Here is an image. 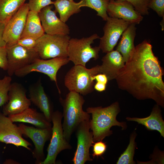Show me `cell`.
Segmentation results:
<instances>
[{"label":"cell","mask_w":164,"mask_h":164,"mask_svg":"<svg viewBox=\"0 0 164 164\" xmlns=\"http://www.w3.org/2000/svg\"><path fill=\"white\" fill-rule=\"evenodd\" d=\"M131 24L122 19L108 16L103 29L104 35L100 38L99 47L104 53L113 50L123 32Z\"/></svg>","instance_id":"cell-10"},{"label":"cell","mask_w":164,"mask_h":164,"mask_svg":"<svg viewBox=\"0 0 164 164\" xmlns=\"http://www.w3.org/2000/svg\"><path fill=\"white\" fill-rule=\"evenodd\" d=\"M85 7L90 8L97 12V15L106 21L108 16L107 9L110 0H84Z\"/></svg>","instance_id":"cell-27"},{"label":"cell","mask_w":164,"mask_h":164,"mask_svg":"<svg viewBox=\"0 0 164 164\" xmlns=\"http://www.w3.org/2000/svg\"><path fill=\"white\" fill-rule=\"evenodd\" d=\"M44 33L39 13L29 10L21 38L29 37L37 39Z\"/></svg>","instance_id":"cell-24"},{"label":"cell","mask_w":164,"mask_h":164,"mask_svg":"<svg viewBox=\"0 0 164 164\" xmlns=\"http://www.w3.org/2000/svg\"><path fill=\"white\" fill-rule=\"evenodd\" d=\"M53 5L55 10L59 14L60 19L65 23L71 16L80 12L81 8L85 7L84 0L77 2L68 0L56 1Z\"/></svg>","instance_id":"cell-23"},{"label":"cell","mask_w":164,"mask_h":164,"mask_svg":"<svg viewBox=\"0 0 164 164\" xmlns=\"http://www.w3.org/2000/svg\"><path fill=\"white\" fill-rule=\"evenodd\" d=\"M8 117L13 122L27 123L41 128H52L50 122L47 120L43 114L38 112L34 108H29L20 113L9 115Z\"/></svg>","instance_id":"cell-20"},{"label":"cell","mask_w":164,"mask_h":164,"mask_svg":"<svg viewBox=\"0 0 164 164\" xmlns=\"http://www.w3.org/2000/svg\"><path fill=\"white\" fill-rule=\"evenodd\" d=\"M22 135L29 138L33 142L35 148L32 155L36 159V163L40 164L45 159L44 147L46 142L51 138L52 127L41 128L29 126L23 124L19 125Z\"/></svg>","instance_id":"cell-14"},{"label":"cell","mask_w":164,"mask_h":164,"mask_svg":"<svg viewBox=\"0 0 164 164\" xmlns=\"http://www.w3.org/2000/svg\"><path fill=\"white\" fill-rule=\"evenodd\" d=\"M163 73L152 45L145 40L135 46L115 80L120 89L136 99H151L163 108Z\"/></svg>","instance_id":"cell-1"},{"label":"cell","mask_w":164,"mask_h":164,"mask_svg":"<svg viewBox=\"0 0 164 164\" xmlns=\"http://www.w3.org/2000/svg\"><path fill=\"white\" fill-rule=\"evenodd\" d=\"M164 17H163V19L160 22V25L162 27V30L163 31L164 30Z\"/></svg>","instance_id":"cell-39"},{"label":"cell","mask_w":164,"mask_h":164,"mask_svg":"<svg viewBox=\"0 0 164 164\" xmlns=\"http://www.w3.org/2000/svg\"><path fill=\"white\" fill-rule=\"evenodd\" d=\"M128 121H134L144 126L149 130L159 132L161 136L164 137V121L162 117L160 106L155 105L150 115L142 118L127 117Z\"/></svg>","instance_id":"cell-21"},{"label":"cell","mask_w":164,"mask_h":164,"mask_svg":"<svg viewBox=\"0 0 164 164\" xmlns=\"http://www.w3.org/2000/svg\"><path fill=\"white\" fill-rule=\"evenodd\" d=\"M94 80H95L97 82H101L107 84L108 81V78L105 74L101 73L98 74L94 76Z\"/></svg>","instance_id":"cell-35"},{"label":"cell","mask_w":164,"mask_h":164,"mask_svg":"<svg viewBox=\"0 0 164 164\" xmlns=\"http://www.w3.org/2000/svg\"><path fill=\"white\" fill-rule=\"evenodd\" d=\"M22 135L19 126L0 111V142L17 147L22 146L31 150L29 146H31V144L24 139Z\"/></svg>","instance_id":"cell-15"},{"label":"cell","mask_w":164,"mask_h":164,"mask_svg":"<svg viewBox=\"0 0 164 164\" xmlns=\"http://www.w3.org/2000/svg\"><path fill=\"white\" fill-rule=\"evenodd\" d=\"M128 1L132 5L135 9L142 15L149 14L148 5L149 0H115Z\"/></svg>","instance_id":"cell-29"},{"label":"cell","mask_w":164,"mask_h":164,"mask_svg":"<svg viewBox=\"0 0 164 164\" xmlns=\"http://www.w3.org/2000/svg\"><path fill=\"white\" fill-rule=\"evenodd\" d=\"M0 68L4 70L8 69V62L6 47L0 48Z\"/></svg>","instance_id":"cell-34"},{"label":"cell","mask_w":164,"mask_h":164,"mask_svg":"<svg viewBox=\"0 0 164 164\" xmlns=\"http://www.w3.org/2000/svg\"><path fill=\"white\" fill-rule=\"evenodd\" d=\"M107 13L109 17L122 19L130 24H139L143 17L129 2L122 0H110Z\"/></svg>","instance_id":"cell-16"},{"label":"cell","mask_w":164,"mask_h":164,"mask_svg":"<svg viewBox=\"0 0 164 164\" xmlns=\"http://www.w3.org/2000/svg\"><path fill=\"white\" fill-rule=\"evenodd\" d=\"M90 120L81 122L76 130L77 148L72 161L74 164H84L87 161H91L90 149L94 142L92 132H90Z\"/></svg>","instance_id":"cell-11"},{"label":"cell","mask_w":164,"mask_h":164,"mask_svg":"<svg viewBox=\"0 0 164 164\" xmlns=\"http://www.w3.org/2000/svg\"><path fill=\"white\" fill-rule=\"evenodd\" d=\"M60 0H56V1H60ZM70 0V1H73V0Z\"/></svg>","instance_id":"cell-40"},{"label":"cell","mask_w":164,"mask_h":164,"mask_svg":"<svg viewBox=\"0 0 164 164\" xmlns=\"http://www.w3.org/2000/svg\"><path fill=\"white\" fill-rule=\"evenodd\" d=\"M54 2L51 0H29L28 3L29 10L39 13L43 8L53 5Z\"/></svg>","instance_id":"cell-30"},{"label":"cell","mask_w":164,"mask_h":164,"mask_svg":"<svg viewBox=\"0 0 164 164\" xmlns=\"http://www.w3.org/2000/svg\"><path fill=\"white\" fill-rule=\"evenodd\" d=\"M11 76H5L0 79V107L5 104L8 100V94L11 84Z\"/></svg>","instance_id":"cell-28"},{"label":"cell","mask_w":164,"mask_h":164,"mask_svg":"<svg viewBox=\"0 0 164 164\" xmlns=\"http://www.w3.org/2000/svg\"><path fill=\"white\" fill-rule=\"evenodd\" d=\"M5 162V163H9V164H17L16 163H18L16 161H14L12 160H6Z\"/></svg>","instance_id":"cell-38"},{"label":"cell","mask_w":164,"mask_h":164,"mask_svg":"<svg viewBox=\"0 0 164 164\" xmlns=\"http://www.w3.org/2000/svg\"><path fill=\"white\" fill-rule=\"evenodd\" d=\"M27 0H0V23L6 24Z\"/></svg>","instance_id":"cell-25"},{"label":"cell","mask_w":164,"mask_h":164,"mask_svg":"<svg viewBox=\"0 0 164 164\" xmlns=\"http://www.w3.org/2000/svg\"><path fill=\"white\" fill-rule=\"evenodd\" d=\"M70 39L69 35L45 33L37 39L34 49L40 58L43 59L67 57V47Z\"/></svg>","instance_id":"cell-6"},{"label":"cell","mask_w":164,"mask_h":164,"mask_svg":"<svg viewBox=\"0 0 164 164\" xmlns=\"http://www.w3.org/2000/svg\"><path fill=\"white\" fill-rule=\"evenodd\" d=\"M101 61L102 64L99 65V73L106 75L108 81L115 79L125 63L121 54L116 50L107 53Z\"/></svg>","instance_id":"cell-18"},{"label":"cell","mask_w":164,"mask_h":164,"mask_svg":"<svg viewBox=\"0 0 164 164\" xmlns=\"http://www.w3.org/2000/svg\"><path fill=\"white\" fill-rule=\"evenodd\" d=\"M29 10L28 3H25L5 24L3 34V38L6 45L16 44L20 39Z\"/></svg>","instance_id":"cell-12"},{"label":"cell","mask_w":164,"mask_h":164,"mask_svg":"<svg viewBox=\"0 0 164 164\" xmlns=\"http://www.w3.org/2000/svg\"><path fill=\"white\" fill-rule=\"evenodd\" d=\"M86 110L92 116L90 126L93 134L94 142L103 140L106 137L111 135L112 131L110 129L113 126L120 127L122 130L127 128L125 122H120L117 120V116L120 111L118 102L106 107H89Z\"/></svg>","instance_id":"cell-2"},{"label":"cell","mask_w":164,"mask_h":164,"mask_svg":"<svg viewBox=\"0 0 164 164\" xmlns=\"http://www.w3.org/2000/svg\"><path fill=\"white\" fill-rule=\"evenodd\" d=\"M100 38L96 33L81 39L70 38L67 49L69 61L73 62L74 65L86 66L91 59L97 60L100 49L98 46L92 47L91 44L95 40Z\"/></svg>","instance_id":"cell-5"},{"label":"cell","mask_w":164,"mask_h":164,"mask_svg":"<svg viewBox=\"0 0 164 164\" xmlns=\"http://www.w3.org/2000/svg\"><path fill=\"white\" fill-rule=\"evenodd\" d=\"M37 39L31 37H26L21 38L17 44L27 49H34Z\"/></svg>","instance_id":"cell-33"},{"label":"cell","mask_w":164,"mask_h":164,"mask_svg":"<svg viewBox=\"0 0 164 164\" xmlns=\"http://www.w3.org/2000/svg\"><path fill=\"white\" fill-rule=\"evenodd\" d=\"M8 62L7 73L12 76L16 71L40 58L34 49L26 48L17 43L6 45Z\"/></svg>","instance_id":"cell-9"},{"label":"cell","mask_w":164,"mask_h":164,"mask_svg":"<svg viewBox=\"0 0 164 164\" xmlns=\"http://www.w3.org/2000/svg\"><path fill=\"white\" fill-rule=\"evenodd\" d=\"M93 145V152L92 154L93 158L95 157H98L101 156L106 152L107 145L106 143L102 141V140L94 142Z\"/></svg>","instance_id":"cell-32"},{"label":"cell","mask_w":164,"mask_h":164,"mask_svg":"<svg viewBox=\"0 0 164 164\" xmlns=\"http://www.w3.org/2000/svg\"><path fill=\"white\" fill-rule=\"evenodd\" d=\"M99 73V65L90 69L81 65H74L65 75V86L70 91L86 95L93 91V77Z\"/></svg>","instance_id":"cell-4"},{"label":"cell","mask_w":164,"mask_h":164,"mask_svg":"<svg viewBox=\"0 0 164 164\" xmlns=\"http://www.w3.org/2000/svg\"><path fill=\"white\" fill-rule=\"evenodd\" d=\"M5 24L0 23V48L5 47L6 44L3 38V34Z\"/></svg>","instance_id":"cell-36"},{"label":"cell","mask_w":164,"mask_h":164,"mask_svg":"<svg viewBox=\"0 0 164 164\" xmlns=\"http://www.w3.org/2000/svg\"><path fill=\"white\" fill-rule=\"evenodd\" d=\"M31 105L25 88L21 84L14 82L11 84L8 101L3 106L2 113L6 116L17 114L29 108Z\"/></svg>","instance_id":"cell-13"},{"label":"cell","mask_w":164,"mask_h":164,"mask_svg":"<svg viewBox=\"0 0 164 164\" xmlns=\"http://www.w3.org/2000/svg\"><path fill=\"white\" fill-rule=\"evenodd\" d=\"M136 25L131 24L125 30L116 48V50L122 55L125 63L135 47L134 42L136 35Z\"/></svg>","instance_id":"cell-22"},{"label":"cell","mask_w":164,"mask_h":164,"mask_svg":"<svg viewBox=\"0 0 164 164\" xmlns=\"http://www.w3.org/2000/svg\"><path fill=\"white\" fill-rule=\"evenodd\" d=\"M53 6L48 5L39 13L45 33L50 35H69L70 29L68 25L56 15V12L52 9Z\"/></svg>","instance_id":"cell-17"},{"label":"cell","mask_w":164,"mask_h":164,"mask_svg":"<svg viewBox=\"0 0 164 164\" xmlns=\"http://www.w3.org/2000/svg\"><path fill=\"white\" fill-rule=\"evenodd\" d=\"M137 134L135 131L132 133L130 136L129 144L124 152L121 154L116 162L117 164H135L133 158L136 147L135 140Z\"/></svg>","instance_id":"cell-26"},{"label":"cell","mask_w":164,"mask_h":164,"mask_svg":"<svg viewBox=\"0 0 164 164\" xmlns=\"http://www.w3.org/2000/svg\"><path fill=\"white\" fill-rule=\"evenodd\" d=\"M148 7L155 12L159 16L164 17V0H149Z\"/></svg>","instance_id":"cell-31"},{"label":"cell","mask_w":164,"mask_h":164,"mask_svg":"<svg viewBox=\"0 0 164 164\" xmlns=\"http://www.w3.org/2000/svg\"><path fill=\"white\" fill-rule=\"evenodd\" d=\"M62 118L60 112L56 111L53 112L51 121L53 126L50 141L47 149L46 157L40 164H55L56 157L61 152L72 148L63 136Z\"/></svg>","instance_id":"cell-7"},{"label":"cell","mask_w":164,"mask_h":164,"mask_svg":"<svg viewBox=\"0 0 164 164\" xmlns=\"http://www.w3.org/2000/svg\"><path fill=\"white\" fill-rule=\"evenodd\" d=\"M69 61L68 57H57L47 60L39 58L31 63L16 71L14 74L18 77H21L33 72L43 73L48 76L51 81L55 82L60 93L57 84V73L62 66Z\"/></svg>","instance_id":"cell-8"},{"label":"cell","mask_w":164,"mask_h":164,"mask_svg":"<svg viewBox=\"0 0 164 164\" xmlns=\"http://www.w3.org/2000/svg\"><path fill=\"white\" fill-rule=\"evenodd\" d=\"M106 84L101 82H97L94 86V88L99 92H102L105 90Z\"/></svg>","instance_id":"cell-37"},{"label":"cell","mask_w":164,"mask_h":164,"mask_svg":"<svg viewBox=\"0 0 164 164\" xmlns=\"http://www.w3.org/2000/svg\"><path fill=\"white\" fill-rule=\"evenodd\" d=\"M85 101L81 94L71 91L67 94L65 99L60 98L63 109L62 126L63 136L69 142L79 124L84 121L90 120L89 114L83 109Z\"/></svg>","instance_id":"cell-3"},{"label":"cell","mask_w":164,"mask_h":164,"mask_svg":"<svg viewBox=\"0 0 164 164\" xmlns=\"http://www.w3.org/2000/svg\"><path fill=\"white\" fill-rule=\"evenodd\" d=\"M29 96L31 102L43 112L47 120L51 121L53 113L50 101L42 85L40 80L31 86L29 89Z\"/></svg>","instance_id":"cell-19"}]
</instances>
